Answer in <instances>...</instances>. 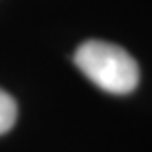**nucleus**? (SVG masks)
<instances>
[{"mask_svg":"<svg viewBox=\"0 0 152 152\" xmlns=\"http://www.w3.org/2000/svg\"><path fill=\"white\" fill-rule=\"evenodd\" d=\"M73 59L86 77L108 94H130L139 83V68L134 57L112 42L86 40L77 48Z\"/></svg>","mask_w":152,"mask_h":152,"instance_id":"obj_1","label":"nucleus"},{"mask_svg":"<svg viewBox=\"0 0 152 152\" xmlns=\"http://www.w3.org/2000/svg\"><path fill=\"white\" fill-rule=\"evenodd\" d=\"M17 121V103L7 92L0 88V134L11 130Z\"/></svg>","mask_w":152,"mask_h":152,"instance_id":"obj_2","label":"nucleus"}]
</instances>
